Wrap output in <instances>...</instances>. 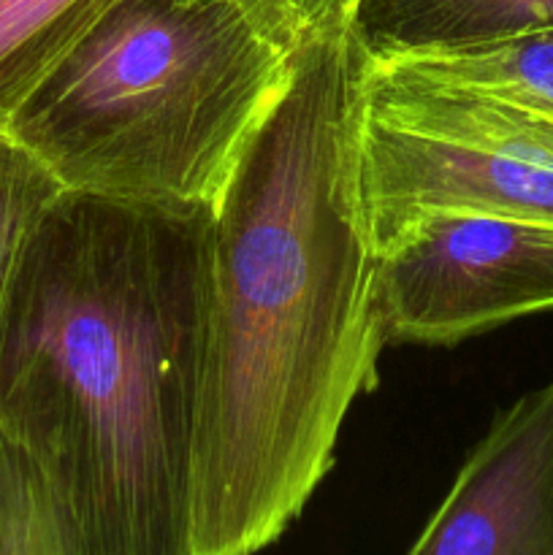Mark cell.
I'll return each instance as SVG.
<instances>
[{
	"label": "cell",
	"mask_w": 553,
	"mask_h": 555,
	"mask_svg": "<svg viewBox=\"0 0 553 555\" xmlns=\"http://www.w3.org/2000/svg\"><path fill=\"white\" fill-rule=\"evenodd\" d=\"M366 65L347 25L307 33L211 206L193 555L274 545L377 383L385 339L358 195Z\"/></svg>",
	"instance_id": "cell-1"
},
{
	"label": "cell",
	"mask_w": 553,
	"mask_h": 555,
	"mask_svg": "<svg viewBox=\"0 0 553 555\" xmlns=\"http://www.w3.org/2000/svg\"><path fill=\"white\" fill-rule=\"evenodd\" d=\"M209 206L63 190L0 314V431L47 472L81 555H193Z\"/></svg>",
	"instance_id": "cell-2"
},
{
	"label": "cell",
	"mask_w": 553,
	"mask_h": 555,
	"mask_svg": "<svg viewBox=\"0 0 553 555\" xmlns=\"http://www.w3.org/2000/svg\"><path fill=\"white\" fill-rule=\"evenodd\" d=\"M293 52L242 0H114L5 130L63 190L211 209Z\"/></svg>",
	"instance_id": "cell-3"
},
{
	"label": "cell",
	"mask_w": 553,
	"mask_h": 555,
	"mask_svg": "<svg viewBox=\"0 0 553 555\" xmlns=\"http://www.w3.org/2000/svg\"><path fill=\"white\" fill-rule=\"evenodd\" d=\"M358 195L374 255L434 211L553 225V112L426 85L369 60Z\"/></svg>",
	"instance_id": "cell-4"
},
{
	"label": "cell",
	"mask_w": 553,
	"mask_h": 555,
	"mask_svg": "<svg viewBox=\"0 0 553 555\" xmlns=\"http://www.w3.org/2000/svg\"><path fill=\"white\" fill-rule=\"evenodd\" d=\"M553 309V225L434 211L374 255L385 345H455Z\"/></svg>",
	"instance_id": "cell-5"
},
{
	"label": "cell",
	"mask_w": 553,
	"mask_h": 555,
	"mask_svg": "<svg viewBox=\"0 0 553 555\" xmlns=\"http://www.w3.org/2000/svg\"><path fill=\"white\" fill-rule=\"evenodd\" d=\"M407 555H553V377L493 417Z\"/></svg>",
	"instance_id": "cell-6"
},
{
	"label": "cell",
	"mask_w": 553,
	"mask_h": 555,
	"mask_svg": "<svg viewBox=\"0 0 553 555\" xmlns=\"http://www.w3.org/2000/svg\"><path fill=\"white\" fill-rule=\"evenodd\" d=\"M553 27V0H358L347 30L369 60L499 41Z\"/></svg>",
	"instance_id": "cell-7"
},
{
	"label": "cell",
	"mask_w": 553,
	"mask_h": 555,
	"mask_svg": "<svg viewBox=\"0 0 553 555\" xmlns=\"http://www.w3.org/2000/svg\"><path fill=\"white\" fill-rule=\"evenodd\" d=\"M372 63L388 65L426 85L553 112V27Z\"/></svg>",
	"instance_id": "cell-8"
},
{
	"label": "cell",
	"mask_w": 553,
	"mask_h": 555,
	"mask_svg": "<svg viewBox=\"0 0 553 555\" xmlns=\"http://www.w3.org/2000/svg\"><path fill=\"white\" fill-rule=\"evenodd\" d=\"M114 0H0V130Z\"/></svg>",
	"instance_id": "cell-9"
},
{
	"label": "cell",
	"mask_w": 553,
	"mask_h": 555,
	"mask_svg": "<svg viewBox=\"0 0 553 555\" xmlns=\"http://www.w3.org/2000/svg\"><path fill=\"white\" fill-rule=\"evenodd\" d=\"M0 555H81L68 507L47 472L0 431Z\"/></svg>",
	"instance_id": "cell-10"
},
{
	"label": "cell",
	"mask_w": 553,
	"mask_h": 555,
	"mask_svg": "<svg viewBox=\"0 0 553 555\" xmlns=\"http://www.w3.org/2000/svg\"><path fill=\"white\" fill-rule=\"evenodd\" d=\"M60 193L57 177L9 130H0V314L22 249Z\"/></svg>",
	"instance_id": "cell-11"
},
{
	"label": "cell",
	"mask_w": 553,
	"mask_h": 555,
	"mask_svg": "<svg viewBox=\"0 0 553 555\" xmlns=\"http://www.w3.org/2000/svg\"><path fill=\"white\" fill-rule=\"evenodd\" d=\"M358 0H282L285 14L298 36L320 30V27L347 25Z\"/></svg>",
	"instance_id": "cell-12"
},
{
	"label": "cell",
	"mask_w": 553,
	"mask_h": 555,
	"mask_svg": "<svg viewBox=\"0 0 553 555\" xmlns=\"http://www.w3.org/2000/svg\"><path fill=\"white\" fill-rule=\"evenodd\" d=\"M242 3L247 5V9L253 11V14L258 16V20L263 22V25L269 27L271 33H274V36H280L285 43H291V47H298V43L304 41V38L298 36L296 30H293V25H291V20H287L282 0H242Z\"/></svg>",
	"instance_id": "cell-13"
}]
</instances>
